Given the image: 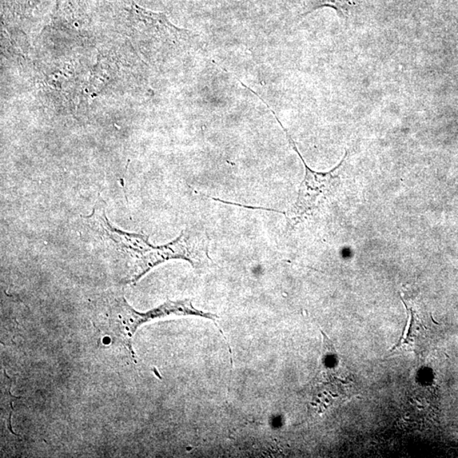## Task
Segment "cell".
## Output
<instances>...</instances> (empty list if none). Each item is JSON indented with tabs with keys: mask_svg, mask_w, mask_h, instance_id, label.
<instances>
[{
	"mask_svg": "<svg viewBox=\"0 0 458 458\" xmlns=\"http://www.w3.org/2000/svg\"><path fill=\"white\" fill-rule=\"evenodd\" d=\"M111 313H113V317L115 320L113 324L117 326L119 338L134 355L132 346L134 334L136 332L138 327L145 322L170 316H198L214 322L218 318L216 314L203 312V310L195 308L192 301L189 299L175 301H167L164 304L148 310V312L138 313L131 308L124 297H122L115 302Z\"/></svg>",
	"mask_w": 458,
	"mask_h": 458,
	"instance_id": "3957f363",
	"label": "cell"
},
{
	"mask_svg": "<svg viewBox=\"0 0 458 458\" xmlns=\"http://www.w3.org/2000/svg\"><path fill=\"white\" fill-rule=\"evenodd\" d=\"M262 102L265 103L269 110L274 115L275 119L280 123L282 129L285 131L287 138L290 146L296 151V153L301 158L302 163L305 166V177L304 180L302 181L299 189L298 197L296 202L292 206V208L287 213V218H288V224L292 226H296L299 222L303 220V219L308 216L310 213L315 210L327 198L334 192L336 189L338 183H340V170L343 166L346 157H348V151H345L343 159H342L340 164L334 167V169L328 173H317L309 169L306 163L302 157L300 151L298 150L296 143L288 131L282 126L280 119L275 114L274 111L270 108L269 103L264 101L262 98H259Z\"/></svg>",
	"mask_w": 458,
	"mask_h": 458,
	"instance_id": "7a4b0ae2",
	"label": "cell"
},
{
	"mask_svg": "<svg viewBox=\"0 0 458 458\" xmlns=\"http://www.w3.org/2000/svg\"><path fill=\"white\" fill-rule=\"evenodd\" d=\"M86 227L103 252H113L117 260L129 269L133 284L159 264L172 259H183L196 266L199 258L193 243L185 232L169 244L155 246L145 235L130 234L115 228L106 217V209L99 205L85 217Z\"/></svg>",
	"mask_w": 458,
	"mask_h": 458,
	"instance_id": "6da1fadb",
	"label": "cell"
}]
</instances>
